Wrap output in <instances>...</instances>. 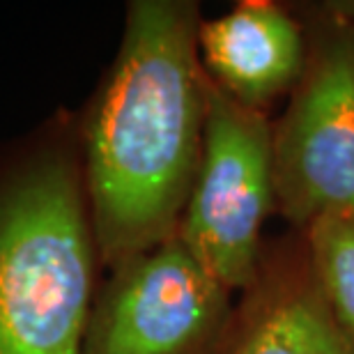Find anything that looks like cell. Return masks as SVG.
<instances>
[{
  "mask_svg": "<svg viewBox=\"0 0 354 354\" xmlns=\"http://www.w3.org/2000/svg\"><path fill=\"white\" fill-rule=\"evenodd\" d=\"M320 292L354 345V216H322L308 225Z\"/></svg>",
  "mask_w": 354,
  "mask_h": 354,
  "instance_id": "8",
  "label": "cell"
},
{
  "mask_svg": "<svg viewBox=\"0 0 354 354\" xmlns=\"http://www.w3.org/2000/svg\"><path fill=\"white\" fill-rule=\"evenodd\" d=\"M198 53L216 86L253 109L299 81L306 65L299 26L263 0L198 26Z\"/></svg>",
  "mask_w": 354,
  "mask_h": 354,
  "instance_id": "6",
  "label": "cell"
},
{
  "mask_svg": "<svg viewBox=\"0 0 354 354\" xmlns=\"http://www.w3.org/2000/svg\"><path fill=\"white\" fill-rule=\"evenodd\" d=\"M198 10L133 0L118 58L86 127L95 249L118 269L177 232L203 152L207 81Z\"/></svg>",
  "mask_w": 354,
  "mask_h": 354,
  "instance_id": "1",
  "label": "cell"
},
{
  "mask_svg": "<svg viewBox=\"0 0 354 354\" xmlns=\"http://www.w3.org/2000/svg\"><path fill=\"white\" fill-rule=\"evenodd\" d=\"M274 198L272 129L260 109L207 83L203 152L177 237L225 290L256 279Z\"/></svg>",
  "mask_w": 354,
  "mask_h": 354,
  "instance_id": "3",
  "label": "cell"
},
{
  "mask_svg": "<svg viewBox=\"0 0 354 354\" xmlns=\"http://www.w3.org/2000/svg\"><path fill=\"white\" fill-rule=\"evenodd\" d=\"M95 237L69 159L41 157L0 189V354H83Z\"/></svg>",
  "mask_w": 354,
  "mask_h": 354,
  "instance_id": "2",
  "label": "cell"
},
{
  "mask_svg": "<svg viewBox=\"0 0 354 354\" xmlns=\"http://www.w3.org/2000/svg\"><path fill=\"white\" fill-rule=\"evenodd\" d=\"M230 354H354V345L320 288H301L258 310Z\"/></svg>",
  "mask_w": 354,
  "mask_h": 354,
  "instance_id": "7",
  "label": "cell"
},
{
  "mask_svg": "<svg viewBox=\"0 0 354 354\" xmlns=\"http://www.w3.org/2000/svg\"><path fill=\"white\" fill-rule=\"evenodd\" d=\"M274 196L297 223L354 216V35H338L304 67L272 133Z\"/></svg>",
  "mask_w": 354,
  "mask_h": 354,
  "instance_id": "5",
  "label": "cell"
},
{
  "mask_svg": "<svg viewBox=\"0 0 354 354\" xmlns=\"http://www.w3.org/2000/svg\"><path fill=\"white\" fill-rule=\"evenodd\" d=\"M225 315L228 290L175 232L115 269L92 304L83 354H196Z\"/></svg>",
  "mask_w": 354,
  "mask_h": 354,
  "instance_id": "4",
  "label": "cell"
}]
</instances>
